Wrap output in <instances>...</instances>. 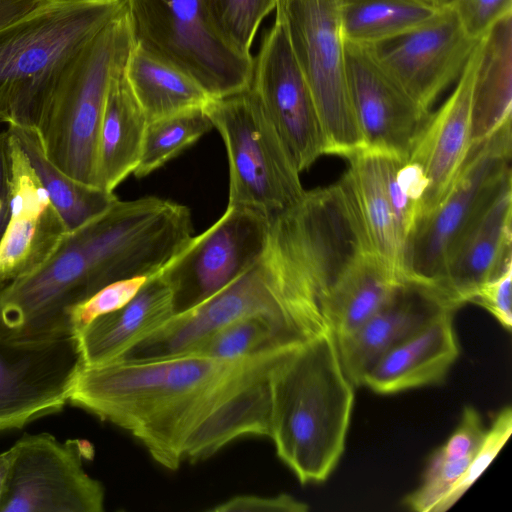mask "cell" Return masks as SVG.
<instances>
[{
	"mask_svg": "<svg viewBox=\"0 0 512 512\" xmlns=\"http://www.w3.org/2000/svg\"><path fill=\"white\" fill-rule=\"evenodd\" d=\"M512 179L506 176L460 234L436 286L457 309L512 265Z\"/></svg>",
	"mask_w": 512,
	"mask_h": 512,
	"instance_id": "obj_19",
	"label": "cell"
},
{
	"mask_svg": "<svg viewBox=\"0 0 512 512\" xmlns=\"http://www.w3.org/2000/svg\"><path fill=\"white\" fill-rule=\"evenodd\" d=\"M342 177L353 199L373 253L395 275L406 279V239L398 225L382 169L381 153L364 148L347 158Z\"/></svg>",
	"mask_w": 512,
	"mask_h": 512,
	"instance_id": "obj_24",
	"label": "cell"
},
{
	"mask_svg": "<svg viewBox=\"0 0 512 512\" xmlns=\"http://www.w3.org/2000/svg\"><path fill=\"white\" fill-rule=\"evenodd\" d=\"M370 251L342 178L327 187L305 191L295 205L270 218L263 256L270 286L302 340L330 330L324 316L327 301Z\"/></svg>",
	"mask_w": 512,
	"mask_h": 512,
	"instance_id": "obj_3",
	"label": "cell"
},
{
	"mask_svg": "<svg viewBox=\"0 0 512 512\" xmlns=\"http://www.w3.org/2000/svg\"><path fill=\"white\" fill-rule=\"evenodd\" d=\"M485 431L478 411L474 407L467 406L463 410L456 430L434 453L451 460L472 457L480 446Z\"/></svg>",
	"mask_w": 512,
	"mask_h": 512,
	"instance_id": "obj_39",
	"label": "cell"
},
{
	"mask_svg": "<svg viewBox=\"0 0 512 512\" xmlns=\"http://www.w3.org/2000/svg\"><path fill=\"white\" fill-rule=\"evenodd\" d=\"M456 311H447L389 350L368 371L363 385L378 394L441 383L459 356Z\"/></svg>",
	"mask_w": 512,
	"mask_h": 512,
	"instance_id": "obj_22",
	"label": "cell"
},
{
	"mask_svg": "<svg viewBox=\"0 0 512 512\" xmlns=\"http://www.w3.org/2000/svg\"><path fill=\"white\" fill-rule=\"evenodd\" d=\"M511 120L471 146L452 184L416 223L406 245V279L436 289L450 252L475 213L511 174Z\"/></svg>",
	"mask_w": 512,
	"mask_h": 512,
	"instance_id": "obj_10",
	"label": "cell"
},
{
	"mask_svg": "<svg viewBox=\"0 0 512 512\" xmlns=\"http://www.w3.org/2000/svg\"><path fill=\"white\" fill-rule=\"evenodd\" d=\"M456 310L434 287L402 281L370 318L336 339L346 376L355 387L363 385L365 375L389 350L441 314Z\"/></svg>",
	"mask_w": 512,
	"mask_h": 512,
	"instance_id": "obj_20",
	"label": "cell"
},
{
	"mask_svg": "<svg viewBox=\"0 0 512 512\" xmlns=\"http://www.w3.org/2000/svg\"><path fill=\"white\" fill-rule=\"evenodd\" d=\"M308 505L289 494L238 495L210 508L214 512H304Z\"/></svg>",
	"mask_w": 512,
	"mask_h": 512,
	"instance_id": "obj_40",
	"label": "cell"
},
{
	"mask_svg": "<svg viewBox=\"0 0 512 512\" xmlns=\"http://www.w3.org/2000/svg\"><path fill=\"white\" fill-rule=\"evenodd\" d=\"M17 448L14 444L8 450L0 453V503L4 497Z\"/></svg>",
	"mask_w": 512,
	"mask_h": 512,
	"instance_id": "obj_43",
	"label": "cell"
},
{
	"mask_svg": "<svg viewBox=\"0 0 512 512\" xmlns=\"http://www.w3.org/2000/svg\"><path fill=\"white\" fill-rule=\"evenodd\" d=\"M472 457L451 460L434 453L426 467L421 484L405 497L404 504L416 512H435L444 497L461 478Z\"/></svg>",
	"mask_w": 512,
	"mask_h": 512,
	"instance_id": "obj_36",
	"label": "cell"
},
{
	"mask_svg": "<svg viewBox=\"0 0 512 512\" xmlns=\"http://www.w3.org/2000/svg\"><path fill=\"white\" fill-rule=\"evenodd\" d=\"M263 256L216 293L176 311L159 329L122 358L186 353L225 325L256 314L267 315L282 322L301 339L288 323L274 296Z\"/></svg>",
	"mask_w": 512,
	"mask_h": 512,
	"instance_id": "obj_16",
	"label": "cell"
},
{
	"mask_svg": "<svg viewBox=\"0 0 512 512\" xmlns=\"http://www.w3.org/2000/svg\"><path fill=\"white\" fill-rule=\"evenodd\" d=\"M511 281L512 265L480 285L468 301L483 307L508 331L512 327Z\"/></svg>",
	"mask_w": 512,
	"mask_h": 512,
	"instance_id": "obj_38",
	"label": "cell"
},
{
	"mask_svg": "<svg viewBox=\"0 0 512 512\" xmlns=\"http://www.w3.org/2000/svg\"><path fill=\"white\" fill-rule=\"evenodd\" d=\"M433 9L439 10L446 7H450L453 0H417Z\"/></svg>",
	"mask_w": 512,
	"mask_h": 512,
	"instance_id": "obj_44",
	"label": "cell"
},
{
	"mask_svg": "<svg viewBox=\"0 0 512 512\" xmlns=\"http://www.w3.org/2000/svg\"><path fill=\"white\" fill-rule=\"evenodd\" d=\"M213 124L203 108L149 121L133 174L142 178L176 157L209 132Z\"/></svg>",
	"mask_w": 512,
	"mask_h": 512,
	"instance_id": "obj_32",
	"label": "cell"
},
{
	"mask_svg": "<svg viewBox=\"0 0 512 512\" xmlns=\"http://www.w3.org/2000/svg\"><path fill=\"white\" fill-rule=\"evenodd\" d=\"M450 7L466 35L478 41L497 21L512 13V0H453Z\"/></svg>",
	"mask_w": 512,
	"mask_h": 512,
	"instance_id": "obj_37",
	"label": "cell"
},
{
	"mask_svg": "<svg viewBox=\"0 0 512 512\" xmlns=\"http://www.w3.org/2000/svg\"><path fill=\"white\" fill-rule=\"evenodd\" d=\"M355 386L327 330L289 350L270 374V433L300 483L325 481L345 448Z\"/></svg>",
	"mask_w": 512,
	"mask_h": 512,
	"instance_id": "obj_4",
	"label": "cell"
},
{
	"mask_svg": "<svg viewBox=\"0 0 512 512\" xmlns=\"http://www.w3.org/2000/svg\"><path fill=\"white\" fill-rule=\"evenodd\" d=\"M153 276H135L112 282L75 305L69 313L74 335L93 321L128 304Z\"/></svg>",
	"mask_w": 512,
	"mask_h": 512,
	"instance_id": "obj_35",
	"label": "cell"
},
{
	"mask_svg": "<svg viewBox=\"0 0 512 512\" xmlns=\"http://www.w3.org/2000/svg\"><path fill=\"white\" fill-rule=\"evenodd\" d=\"M251 88L299 172L326 154L313 96L278 14L254 57Z\"/></svg>",
	"mask_w": 512,
	"mask_h": 512,
	"instance_id": "obj_13",
	"label": "cell"
},
{
	"mask_svg": "<svg viewBox=\"0 0 512 512\" xmlns=\"http://www.w3.org/2000/svg\"><path fill=\"white\" fill-rule=\"evenodd\" d=\"M0 503V512H102L105 490L83 462L93 457L85 440L60 442L48 433L24 435Z\"/></svg>",
	"mask_w": 512,
	"mask_h": 512,
	"instance_id": "obj_11",
	"label": "cell"
},
{
	"mask_svg": "<svg viewBox=\"0 0 512 512\" xmlns=\"http://www.w3.org/2000/svg\"><path fill=\"white\" fill-rule=\"evenodd\" d=\"M175 312L173 288L159 272L128 304L99 317L76 335L84 365L122 358Z\"/></svg>",
	"mask_w": 512,
	"mask_h": 512,
	"instance_id": "obj_23",
	"label": "cell"
},
{
	"mask_svg": "<svg viewBox=\"0 0 512 512\" xmlns=\"http://www.w3.org/2000/svg\"><path fill=\"white\" fill-rule=\"evenodd\" d=\"M512 13L497 21L477 44L471 100V146L511 120Z\"/></svg>",
	"mask_w": 512,
	"mask_h": 512,
	"instance_id": "obj_25",
	"label": "cell"
},
{
	"mask_svg": "<svg viewBox=\"0 0 512 512\" xmlns=\"http://www.w3.org/2000/svg\"><path fill=\"white\" fill-rule=\"evenodd\" d=\"M8 133L10 216L0 240V287L39 267L67 232L25 153Z\"/></svg>",
	"mask_w": 512,
	"mask_h": 512,
	"instance_id": "obj_18",
	"label": "cell"
},
{
	"mask_svg": "<svg viewBox=\"0 0 512 512\" xmlns=\"http://www.w3.org/2000/svg\"><path fill=\"white\" fill-rule=\"evenodd\" d=\"M223 37L238 51L251 54V47L264 19L278 0H204Z\"/></svg>",
	"mask_w": 512,
	"mask_h": 512,
	"instance_id": "obj_33",
	"label": "cell"
},
{
	"mask_svg": "<svg viewBox=\"0 0 512 512\" xmlns=\"http://www.w3.org/2000/svg\"><path fill=\"white\" fill-rule=\"evenodd\" d=\"M125 9V0H43L0 29V123L35 129L64 69Z\"/></svg>",
	"mask_w": 512,
	"mask_h": 512,
	"instance_id": "obj_5",
	"label": "cell"
},
{
	"mask_svg": "<svg viewBox=\"0 0 512 512\" xmlns=\"http://www.w3.org/2000/svg\"><path fill=\"white\" fill-rule=\"evenodd\" d=\"M154 262L151 234L128 202L67 231L30 273L0 287V338L31 342L74 335L70 310L104 286L147 275Z\"/></svg>",
	"mask_w": 512,
	"mask_h": 512,
	"instance_id": "obj_2",
	"label": "cell"
},
{
	"mask_svg": "<svg viewBox=\"0 0 512 512\" xmlns=\"http://www.w3.org/2000/svg\"><path fill=\"white\" fill-rule=\"evenodd\" d=\"M299 339L282 322L263 314L235 320L199 342L186 353L220 360H235L263 350L292 346Z\"/></svg>",
	"mask_w": 512,
	"mask_h": 512,
	"instance_id": "obj_31",
	"label": "cell"
},
{
	"mask_svg": "<svg viewBox=\"0 0 512 512\" xmlns=\"http://www.w3.org/2000/svg\"><path fill=\"white\" fill-rule=\"evenodd\" d=\"M344 58L365 148L407 157L431 112L418 107L365 46L344 41Z\"/></svg>",
	"mask_w": 512,
	"mask_h": 512,
	"instance_id": "obj_17",
	"label": "cell"
},
{
	"mask_svg": "<svg viewBox=\"0 0 512 512\" xmlns=\"http://www.w3.org/2000/svg\"><path fill=\"white\" fill-rule=\"evenodd\" d=\"M43 0H0V29L22 18Z\"/></svg>",
	"mask_w": 512,
	"mask_h": 512,
	"instance_id": "obj_42",
	"label": "cell"
},
{
	"mask_svg": "<svg viewBox=\"0 0 512 512\" xmlns=\"http://www.w3.org/2000/svg\"><path fill=\"white\" fill-rule=\"evenodd\" d=\"M275 10L313 96L326 154L347 159L365 144L348 89L338 0H278Z\"/></svg>",
	"mask_w": 512,
	"mask_h": 512,
	"instance_id": "obj_9",
	"label": "cell"
},
{
	"mask_svg": "<svg viewBox=\"0 0 512 512\" xmlns=\"http://www.w3.org/2000/svg\"><path fill=\"white\" fill-rule=\"evenodd\" d=\"M269 230L270 219L263 213L227 206L211 227L192 236L160 271L173 288L176 311L216 293L257 263Z\"/></svg>",
	"mask_w": 512,
	"mask_h": 512,
	"instance_id": "obj_12",
	"label": "cell"
},
{
	"mask_svg": "<svg viewBox=\"0 0 512 512\" xmlns=\"http://www.w3.org/2000/svg\"><path fill=\"white\" fill-rule=\"evenodd\" d=\"M478 41L466 35L446 7L416 27L365 47L418 107L431 112L458 80Z\"/></svg>",
	"mask_w": 512,
	"mask_h": 512,
	"instance_id": "obj_15",
	"label": "cell"
},
{
	"mask_svg": "<svg viewBox=\"0 0 512 512\" xmlns=\"http://www.w3.org/2000/svg\"><path fill=\"white\" fill-rule=\"evenodd\" d=\"M147 124V117L123 70L110 82L100 122L96 159L98 187L113 192L134 172Z\"/></svg>",
	"mask_w": 512,
	"mask_h": 512,
	"instance_id": "obj_26",
	"label": "cell"
},
{
	"mask_svg": "<svg viewBox=\"0 0 512 512\" xmlns=\"http://www.w3.org/2000/svg\"><path fill=\"white\" fill-rule=\"evenodd\" d=\"M124 75L148 122L203 108L211 99L188 75L135 43L128 55Z\"/></svg>",
	"mask_w": 512,
	"mask_h": 512,
	"instance_id": "obj_27",
	"label": "cell"
},
{
	"mask_svg": "<svg viewBox=\"0 0 512 512\" xmlns=\"http://www.w3.org/2000/svg\"><path fill=\"white\" fill-rule=\"evenodd\" d=\"M25 153L66 230L72 231L105 212L119 199L110 191L77 181L44 154L34 128L7 127Z\"/></svg>",
	"mask_w": 512,
	"mask_h": 512,
	"instance_id": "obj_28",
	"label": "cell"
},
{
	"mask_svg": "<svg viewBox=\"0 0 512 512\" xmlns=\"http://www.w3.org/2000/svg\"><path fill=\"white\" fill-rule=\"evenodd\" d=\"M134 43L182 71L211 98L251 87L253 55L234 48L204 0H125Z\"/></svg>",
	"mask_w": 512,
	"mask_h": 512,
	"instance_id": "obj_7",
	"label": "cell"
},
{
	"mask_svg": "<svg viewBox=\"0 0 512 512\" xmlns=\"http://www.w3.org/2000/svg\"><path fill=\"white\" fill-rule=\"evenodd\" d=\"M405 279L395 275L373 253H366L349 271L330 296L324 316L335 339L363 324Z\"/></svg>",
	"mask_w": 512,
	"mask_h": 512,
	"instance_id": "obj_29",
	"label": "cell"
},
{
	"mask_svg": "<svg viewBox=\"0 0 512 512\" xmlns=\"http://www.w3.org/2000/svg\"><path fill=\"white\" fill-rule=\"evenodd\" d=\"M133 45L125 9L67 65L35 127L45 156L82 183L97 186L98 134L108 88L124 70Z\"/></svg>",
	"mask_w": 512,
	"mask_h": 512,
	"instance_id": "obj_6",
	"label": "cell"
},
{
	"mask_svg": "<svg viewBox=\"0 0 512 512\" xmlns=\"http://www.w3.org/2000/svg\"><path fill=\"white\" fill-rule=\"evenodd\" d=\"M477 44L454 90L437 111L430 113L407 156L421 169L427 182L419 219L444 196L471 149V100Z\"/></svg>",
	"mask_w": 512,
	"mask_h": 512,
	"instance_id": "obj_21",
	"label": "cell"
},
{
	"mask_svg": "<svg viewBox=\"0 0 512 512\" xmlns=\"http://www.w3.org/2000/svg\"><path fill=\"white\" fill-rule=\"evenodd\" d=\"M11 153L7 129L0 131V240L10 216Z\"/></svg>",
	"mask_w": 512,
	"mask_h": 512,
	"instance_id": "obj_41",
	"label": "cell"
},
{
	"mask_svg": "<svg viewBox=\"0 0 512 512\" xmlns=\"http://www.w3.org/2000/svg\"><path fill=\"white\" fill-rule=\"evenodd\" d=\"M511 432L512 410L510 407H504L497 413L489 429L485 431L484 438L467 469L438 505L435 512L448 510L460 499L496 457Z\"/></svg>",
	"mask_w": 512,
	"mask_h": 512,
	"instance_id": "obj_34",
	"label": "cell"
},
{
	"mask_svg": "<svg viewBox=\"0 0 512 512\" xmlns=\"http://www.w3.org/2000/svg\"><path fill=\"white\" fill-rule=\"evenodd\" d=\"M203 109L227 152V206L250 208L270 219L303 197L300 172L251 87L211 98Z\"/></svg>",
	"mask_w": 512,
	"mask_h": 512,
	"instance_id": "obj_8",
	"label": "cell"
},
{
	"mask_svg": "<svg viewBox=\"0 0 512 512\" xmlns=\"http://www.w3.org/2000/svg\"><path fill=\"white\" fill-rule=\"evenodd\" d=\"M271 367L266 352L235 360L120 358L83 365L69 403L128 431L158 464L176 470L263 433Z\"/></svg>",
	"mask_w": 512,
	"mask_h": 512,
	"instance_id": "obj_1",
	"label": "cell"
},
{
	"mask_svg": "<svg viewBox=\"0 0 512 512\" xmlns=\"http://www.w3.org/2000/svg\"><path fill=\"white\" fill-rule=\"evenodd\" d=\"M82 365L76 335L31 342L0 338V432L61 411Z\"/></svg>",
	"mask_w": 512,
	"mask_h": 512,
	"instance_id": "obj_14",
	"label": "cell"
},
{
	"mask_svg": "<svg viewBox=\"0 0 512 512\" xmlns=\"http://www.w3.org/2000/svg\"><path fill=\"white\" fill-rule=\"evenodd\" d=\"M437 11L417 0H338L343 40L362 46L401 34Z\"/></svg>",
	"mask_w": 512,
	"mask_h": 512,
	"instance_id": "obj_30",
	"label": "cell"
}]
</instances>
